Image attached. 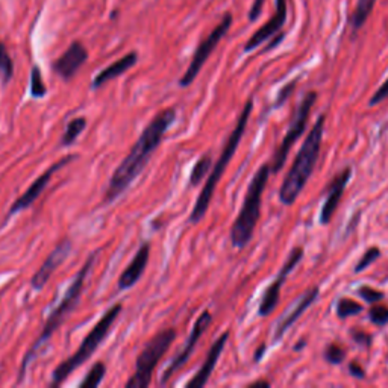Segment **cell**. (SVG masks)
Here are the masks:
<instances>
[{
  "label": "cell",
  "instance_id": "cell-2",
  "mask_svg": "<svg viewBox=\"0 0 388 388\" xmlns=\"http://www.w3.org/2000/svg\"><path fill=\"white\" fill-rule=\"evenodd\" d=\"M99 254H100V250H96L87 258L86 263H83V266L79 269V271L76 274L75 279L71 281V284L67 288L64 298H62V300L58 303V307L49 314L46 323L43 324V329H41L37 340L33 343V346H30L29 351L23 356V361H22V364H20L18 375H17V384L23 382L29 365L33 364V361L37 358V355L45 349V346L50 341L52 335H54L61 328V324L67 320L70 314L75 311L76 307L79 305V300H81L82 293H83V287H86V279L91 271L93 266L96 264Z\"/></svg>",
  "mask_w": 388,
  "mask_h": 388
},
{
  "label": "cell",
  "instance_id": "cell-15",
  "mask_svg": "<svg viewBox=\"0 0 388 388\" xmlns=\"http://www.w3.org/2000/svg\"><path fill=\"white\" fill-rule=\"evenodd\" d=\"M288 0H276V9L275 14L271 16L267 23L261 26L257 33L252 35L247 43L245 45V52H252L257 47H259L263 43H266L267 40L271 37H275L276 34L281 33V29L284 28L287 22V13H288Z\"/></svg>",
  "mask_w": 388,
  "mask_h": 388
},
{
  "label": "cell",
  "instance_id": "cell-5",
  "mask_svg": "<svg viewBox=\"0 0 388 388\" xmlns=\"http://www.w3.org/2000/svg\"><path fill=\"white\" fill-rule=\"evenodd\" d=\"M270 173L271 167L269 164H263L255 173V176L252 177L243 205H241L235 222L233 228H230V241H233V246L237 249L246 247L252 237H254L255 228L261 216L263 193L267 187Z\"/></svg>",
  "mask_w": 388,
  "mask_h": 388
},
{
  "label": "cell",
  "instance_id": "cell-8",
  "mask_svg": "<svg viewBox=\"0 0 388 388\" xmlns=\"http://www.w3.org/2000/svg\"><path fill=\"white\" fill-rule=\"evenodd\" d=\"M233 26V14L226 13L222 20H220V23L209 33V35L201 41V45L197 46L193 59L190 62V66H188L187 71L184 73V76L180 79V87L181 88H187L190 87L192 83L196 81V78L199 76V73L204 69L205 62L208 61V58L213 55V52L216 50V47L218 46L220 41L223 40V37L228 34V30Z\"/></svg>",
  "mask_w": 388,
  "mask_h": 388
},
{
  "label": "cell",
  "instance_id": "cell-12",
  "mask_svg": "<svg viewBox=\"0 0 388 388\" xmlns=\"http://www.w3.org/2000/svg\"><path fill=\"white\" fill-rule=\"evenodd\" d=\"M303 258V249L302 247H295L288 255V259L286 261V264L281 267L279 274L276 276V279L271 282V284L267 287L266 293L263 299H261V303H259V316H269L270 312H274L278 302H279V296H281V288L282 286H284V282L287 279V276L291 274L293 270H295V267L300 263V259Z\"/></svg>",
  "mask_w": 388,
  "mask_h": 388
},
{
  "label": "cell",
  "instance_id": "cell-35",
  "mask_svg": "<svg viewBox=\"0 0 388 388\" xmlns=\"http://www.w3.org/2000/svg\"><path fill=\"white\" fill-rule=\"evenodd\" d=\"M266 4V0H254V4H252V8L249 11V20L250 22H255V20L259 17L261 11H263V6Z\"/></svg>",
  "mask_w": 388,
  "mask_h": 388
},
{
  "label": "cell",
  "instance_id": "cell-39",
  "mask_svg": "<svg viewBox=\"0 0 388 388\" xmlns=\"http://www.w3.org/2000/svg\"><path fill=\"white\" fill-rule=\"evenodd\" d=\"M282 38H284V34H281L279 37H276V38L274 40V43H271V45H269L266 50H271V49H274V47H276V46H278V45L281 43V41H282Z\"/></svg>",
  "mask_w": 388,
  "mask_h": 388
},
{
  "label": "cell",
  "instance_id": "cell-17",
  "mask_svg": "<svg viewBox=\"0 0 388 388\" xmlns=\"http://www.w3.org/2000/svg\"><path fill=\"white\" fill-rule=\"evenodd\" d=\"M228 339H229V332L226 331L214 341V344L211 346V349H209V352L206 355L205 363L202 364L201 369L197 370V373L192 377V380L187 382V388H202L208 384L209 377H211V375L216 369V364L218 363L220 356H222V352L225 351Z\"/></svg>",
  "mask_w": 388,
  "mask_h": 388
},
{
  "label": "cell",
  "instance_id": "cell-34",
  "mask_svg": "<svg viewBox=\"0 0 388 388\" xmlns=\"http://www.w3.org/2000/svg\"><path fill=\"white\" fill-rule=\"evenodd\" d=\"M352 339L361 346H370V343H372V335L364 332V331H358V329L352 331Z\"/></svg>",
  "mask_w": 388,
  "mask_h": 388
},
{
  "label": "cell",
  "instance_id": "cell-18",
  "mask_svg": "<svg viewBox=\"0 0 388 388\" xmlns=\"http://www.w3.org/2000/svg\"><path fill=\"white\" fill-rule=\"evenodd\" d=\"M352 176V169H344L335 180L331 182L329 188H328V197L327 201L323 204L322 213H320V222L322 225H327L331 222V218L334 216V213L337 211L339 204L341 201V196L344 193V188L348 185L349 180Z\"/></svg>",
  "mask_w": 388,
  "mask_h": 388
},
{
  "label": "cell",
  "instance_id": "cell-13",
  "mask_svg": "<svg viewBox=\"0 0 388 388\" xmlns=\"http://www.w3.org/2000/svg\"><path fill=\"white\" fill-rule=\"evenodd\" d=\"M71 240L64 238L50 252V255L46 258L45 263L41 264V267L35 271L34 276L30 278V287H33L34 291H41L46 287L49 279L54 275V271L69 258V255L71 254Z\"/></svg>",
  "mask_w": 388,
  "mask_h": 388
},
{
  "label": "cell",
  "instance_id": "cell-14",
  "mask_svg": "<svg viewBox=\"0 0 388 388\" xmlns=\"http://www.w3.org/2000/svg\"><path fill=\"white\" fill-rule=\"evenodd\" d=\"M88 59V50L81 41H73L67 50L55 59L52 69L62 81H71Z\"/></svg>",
  "mask_w": 388,
  "mask_h": 388
},
{
  "label": "cell",
  "instance_id": "cell-7",
  "mask_svg": "<svg viewBox=\"0 0 388 388\" xmlns=\"http://www.w3.org/2000/svg\"><path fill=\"white\" fill-rule=\"evenodd\" d=\"M177 332L173 328L163 329L144 344V348L135 360V372L124 384L126 388H146L152 382V375L163 356L170 349Z\"/></svg>",
  "mask_w": 388,
  "mask_h": 388
},
{
  "label": "cell",
  "instance_id": "cell-32",
  "mask_svg": "<svg viewBox=\"0 0 388 388\" xmlns=\"http://www.w3.org/2000/svg\"><path fill=\"white\" fill-rule=\"evenodd\" d=\"M388 98V78L384 81L382 86L376 90V93L373 94V98L370 99V105H376L381 103L382 100H385Z\"/></svg>",
  "mask_w": 388,
  "mask_h": 388
},
{
  "label": "cell",
  "instance_id": "cell-23",
  "mask_svg": "<svg viewBox=\"0 0 388 388\" xmlns=\"http://www.w3.org/2000/svg\"><path fill=\"white\" fill-rule=\"evenodd\" d=\"M211 164H213V158L209 153H205L204 156H201V158L196 161V164L192 169V173H190V185L192 187H197L205 180V176L211 172Z\"/></svg>",
  "mask_w": 388,
  "mask_h": 388
},
{
  "label": "cell",
  "instance_id": "cell-20",
  "mask_svg": "<svg viewBox=\"0 0 388 388\" xmlns=\"http://www.w3.org/2000/svg\"><path fill=\"white\" fill-rule=\"evenodd\" d=\"M319 295H320L319 287H314L299 300L295 310H293L290 314H287V316L278 323V328L275 332V341H278L282 335H284L293 327V324H295L300 319V316H303V312H305L312 305V303L319 299Z\"/></svg>",
  "mask_w": 388,
  "mask_h": 388
},
{
  "label": "cell",
  "instance_id": "cell-19",
  "mask_svg": "<svg viewBox=\"0 0 388 388\" xmlns=\"http://www.w3.org/2000/svg\"><path fill=\"white\" fill-rule=\"evenodd\" d=\"M137 62H139L137 52H129L128 55L122 57L120 59H117L115 62H112V64H110L107 69H103L102 71H99L96 75V78H94L93 82H91V88L93 90H99L100 87H103L105 83H108L110 81L120 78L122 75H124L126 71L137 66Z\"/></svg>",
  "mask_w": 388,
  "mask_h": 388
},
{
  "label": "cell",
  "instance_id": "cell-37",
  "mask_svg": "<svg viewBox=\"0 0 388 388\" xmlns=\"http://www.w3.org/2000/svg\"><path fill=\"white\" fill-rule=\"evenodd\" d=\"M269 387H270V382L267 381H257V382L249 384V388H269Z\"/></svg>",
  "mask_w": 388,
  "mask_h": 388
},
{
  "label": "cell",
  "instance_id": "cell-10",
  "mask_svg": "<svg viewBox=\"0 0 388 388\" xmlns=\"http://www.w3.org/2000/svg\"><path fill=\"white\" fill-rule=\"evenodd\" d=\"M78 158V155H67V156H62V158L59 161H57L55 164H52L49 169L45 172V173H41L37 180L30 184L28 188H26V192L17 197L16 201L13 202V205L9 206V211L6 214V220L8 218H11L13 216L18 214V213H22L25 211V209L30 208L34 204L37 199L43 194V192L46 190V187L49 185L50 180H52V176H54L58 170H61L62 167L70 164L73 160H76Z\"/></svg>",
  "mask_w": 388,
  "mask_h": 388
},
{
  "label": "cell",
  "instance_id": "cell-36",
  "mask_svg": "<svg viewBox=\"0 0 388 388\" xmlns=\"http://www.w3.org/2000/svg\"><path fill=\"white\" fill-rule=\"evenodd\" d=\"M349 372H351L352 376L358 377V380H364V377H365V372L358 363H351L349 364Z\"/></svg>",
  "mask_w": 388,
  "mask_h": 388
},
{
  "label": "cell",
  "instance_id": "cell-28",
  "mask_svg": "<svg viewBox=\"0 0 388 388\" xmlns=\"http://www.w3.org/2000/svg\"><path fill=\"white\" fill-rule=\"evenodd\" d=\"M380 255H381L380 247H370L369 250H365L361 259L358 261V264H356V267H355V274H360V271L365 270L370 264H373L375 261L380 258Z\"/></svg>",
  "mask_w": 388,
  "mask_h": 388
},
{
  "label": "cell",
  "instance_id": "cell-38",
  "mask_svg": "<svg viewBox=\"0 0 388 388\" xmlns=\"http://www.w3.org/2000/svg\"><path fill=\"white\" fill-rule=\"evenodd\" d=\"M264 351H266V344H261L258 351H257V355H255V361H259L261 358H263V355H264Z\"/></svg>",
  "mask_w": 388,
  "mask_h": 388
},
{
  "label": "cell",
  "instance_id": "cell-4",
  "mask_svg": "<svg viewBox=\"0 0 388 388\" xmlns=\"http://www.w3.org/2000/svg\"><path fill=\"white\" fill-rule=\"evenodd\" d=\"M252 110H254V100L249 99L245 105L243 111H241V114H240L234 131L230 132V135L228 137V140L223 146V151H222V153H220L216 165L213 167V170L209 172V176H208V180H206L204 188H202L201 194H199L197 199H196L194 206H193L192 214H190V223H199L205 217L208 208H209V204H211V201H213L216 188H217L220 180H222V176L226 170L228 164L230 163L233 156L235 155L241 139H243L245 131H246L247 123H249V117L252 114Z\"/></svg>",
  "mask_w": 388,
  "mask_h": 388
},
{
  "label": "cell",
  "instance_id": "cell-24",
  "mask_svg": "<svg viewBox=\"0 0 388 388\" xmlns=\"http://www.w3.org/2000/svg\"><path fill=\"white\" fill-rule=\"evenodd\" d=\"M105 375H107V364L98 361L88 370L86 377L79 382V388H96L102 384Z\"/></svg>",
  "mask_w": 388,
  "mask_h": 388
},
{
  "label": "cell",
  "instance_id": "cell-3",
  "mask_svg": "<svg viewBox=\"0 0 388 388\" xmlns=\"http://www.w3.org/2000/svg\"><path fill=\"white\" fill-rule=\"evenodd\" d=\"M323 128H324V115H320L316 124L312 126L311 132L307 135L305 141L300 151L298 152L295 161L291 164V169L288 170L284 182L279 188V199L284 205H293L299 194L305 188L308 180L311 177L314 167L317 164L322 139H323Z\"/></svg>",
  "mask_w": 388,
  "mask_h": 388
},
{
  "label": "cell",
  "instance_id": "cell-31",
  "mask_svg": "<svg viewBox=\"0 0 388 388\" xmlns=\"http://www.w3.org/2000/svg\"><path fill=\"white\" fill-rule=\"evenodd\" d=\"M358 295L364 299V302L367 303H377V302H381L384 299V293L380 291V290H375L372 287H361L358 290Z\"/></svg>",
  "mask_w": 388,
  "mask_h": 388
},
{
  "label": "cell",
  "instance_id": "cell-21",
  "mask_svg": "<svg viewBox=\"0 0 388 388\" xmlns=\"http://www.w3.org/2000/svg\"><path fill=\"white\" fill-rule=\"evenodd\" d=\"M375 4L376 0H356V6L351 16V26L355 33L365 25L367 18L373 13Z\"/></svg>",
  "mask_w": 388,
  "mask_h": 388
},
{
  "label": "cell",
  "instance_id": "cell-40",
  "mask_svg": "<svg viewBox=\"0 0 388 388\" xmlns=\"http://www.w3.org/2000/svg\"><path fill=\"white\" fill-rule=\"evenodd\" d=\"M302 346H305V341H303V340H302V341H300V343H299V344L296 346V348H295V349H296V351H299V349L302 348Z\"/></svg>",
  "mask_w": 388,
  "mask_h": 388
},
{
  "label": "cell",
  "instance_id": "cell-6",
  "mask_svg": "<svg viewBox=\"0 0 388 388\" xmlns=\"http://www.w3.org/2000/svg\"><path fill=\"white\" fill-rule=\"evenodd\" d=\"M122 310H123L122 303H115V305H112L107 312L103 314V316L99 319V322L94 324L93 329L86 335V337H83L78 351L73 353L70 358L62 361L54 370V373H52V381L49 384L50 387L61 385L73 372L79 369L81 365H83L91 358L94 352L99 349V346L105 341V339L108 337L112 324L119 319Z\"/></svg>",
  "mask_w": 388,
  "mask_h": 388
},
{
  "label": "cell",
  "instance_id": "cell-26",
  "mask_svg": "<svg viewBox=\"0 0 388 388\" xmlns=\"http://www.w3.org/2000/svg\"><path fill=\"white\" fill-rule=\"evenodd\" d=\"M47 94V87L43 79V73H41L38 66H34L30 70V96L34 99H41Z\"/></svg>",
  "mask_w": 388,
  "mask_h": 388
},
{
  "label": "cell",
  "instance_id": "cell-16",
  "mask_svg": "<svg viewBox=\"0 0 388 388\" xmlns=\"http://www.w3.org/2000/svg\"><path fill=\"white\" fill-rule=\"evenodd\" d=\"M149 258H151V245L144 243L140 246L137 254L134 255L128 267H126L123 270V274L120 275L119 282H117V288L120 291L129 290L134 286H137V282L141 279V276L146 271V267H148V264H149Z\"/></svg>",
  "mask_w": 388,
  "mask_h": 388
},
{
  "label": "cell",
  "instance_id": "cell-27",
  "mask_svg": "<svg viewBox=\"0 0 388 388\" xmlns=\"http://www.w3.org/2000/svg\"><path fill=\"white\" fill-rule=\"evenodd\" d=\"M363 311V305L358 302H355L352 299L343 298L339 300L337 305V316L340 319H348L351 316H356V314Z\"/></svg>",
  "mask_w": 388,
  "mask_h": 388
},
{
  "label": "cell",
  "instance_id": "cell-25",
  "mask_svg": "<svg viewBox=\"0 0 388 388\" xmlns=\"http://www.w3.org/2000/svg\"><path fill=\"white\" fill-rule=\"evenodd\" d=\"M14 76V62L9 57L6 46L0 41V78H2L4 86H8Z\"/></svg>",
  "mask_w": 388,
  "mask_h": 388
},
{
  "label": "cell",
  "instance_id": "cell-22",
  "mask_svg": "<svg viewBox=\"0 0 388 388\" xmlns=\"http://www.w3.org/2000/svg\"><path fill=\"white\" fill-rule=\"evenodd\" d=\"M86 128H87L86 117H76V119L70 120L64 134H62V137H61V141H59L61 148H69V146H71L79 139V135L86 131Z\"/></svg>",
  "mask_w": 388,
  "mask_h": 388
},
{
  "label": "cell",
  "instance_id": "cell-1",
  "mask_svg": "<svg viewBox=\"0 0 388 388\" xmlns=\"http://www.w3.org/2000/svg\"><path fill=\"white\" fill-rule=\"evenodd\" d=\"M176 111L173 108H167L156 114L149 122V124L146 126L140 134L139 140L134 143L129 153L124 156V160L111 175L108 187L103 194L105 204H111L115 199H119L143 173L144 167L149 164L153 152L161 144L165 132L176 122Z\"/></svg>",
  "mask_w": 388,
  "mask_h": 388
},
{
  "label": "cell",
  "instance_id": "cell-9",
  "mask_svg": "<svg viewBox=\"0 0 388 388\" xmlns=\"http://www.w3.org/2000/svg\"><path fill=\"white\" fill-rule=\"evenodd\" d=\"M316 100H317V93L316 91H310L307 96L303 98V100L300 102L299 108L296 110L295 115H293V119H291L290 129L287 131L284 140H282V143L279 144V148L275 152L274 164H271V172H274V173H278L282 169V167H284V164L288 158L291 146L302 137L303 132H305L307 123H308V119H310V112H311L312 105L316 103Z\"/></svg>",
  "mask_w": 388,
  "mask_h": 388
},
{
  "label": "cell",
  "instance_id": "cell-11",
  "mask_svg": "<svg viewBox=\"0 0 388 388\" xmlns=\"http://www.w3.org/2000/svg\"><path fill=\"white\" fill-rule=\"evenodd\" d=\"M213 323V316H211V312H209L208 310H205L201 316H199L193 324V328H192V332L190 335H188V339H187V343L184 348L181 349V352L177 353L173 361L169 364V367H167V369L164 370L163 373V377H161V385H165V384H169L170 381V377L177 372V370H181L182 367L188 363V360L192 358V355L194 352V348H196V344L197 341L202 339V335L206 332V329L209 328V324Z\"/></svg>",
  "mask_w": 388,
  "mask_h": 388
},
{
  "label": "cell",
  "instance_id": "cell-30",
  "mask_svg": "<svg viewBox=\"0 0 388 388\" xmlns=\"http://www.w3.org/2000/svg\"><path fill=\"white\" fill-rule=\"evenodd\" d=\"M324 358L331 364H340L346 358V352L339 344H329L324 352Z\"/></svg>",
  "mask_w": 388,
  "mask_h": 388
},
{
  "label": "cell",
  "instance_id": "cell-29",
  "mask_svg": "<svg viewBox=\"0 0 388 388\" xmlns=\"http://www.w3.org/2000/svg\"><path fill=\"white\" fill-rule=\"evenodd\" d=\"M370 320L376 324V327H385L388 323V307L385 305H375L370 308Z\"/></svg>",
  "mask_w": 388,
  "mask_h": 388
},
{
  "label": "cell",
  "instance_id": "cell-33",
  "mask_svg": "<svg viewBox=\"0 0 388 388\" xmlns=\"http://www.w3.org/2000/svg\"><path fill=\"white\" fill-rule=\"evenodd\" d=\"M296 83H298V79H295L293 82L287 83V86L279 91V94H278V100H276V105H282V103H284V102L290 98V94L293 93V90L296 88Z\"/></svg>",
  "mask_w": 388,
  "mask_h": 388
}]
</instances>
